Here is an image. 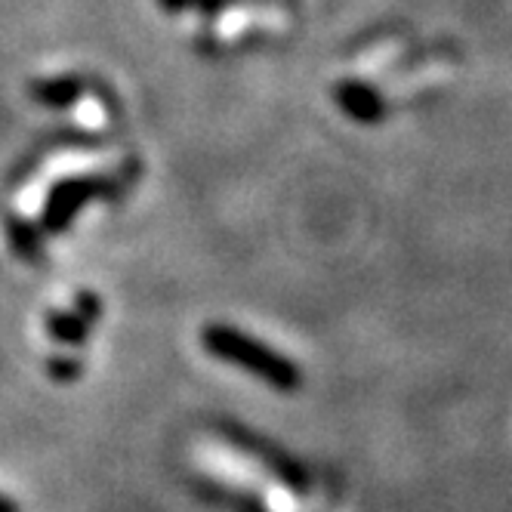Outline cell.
<instances>
[{
	"label": "cell",
	"instance_id": "obj_1",
	"mask_svg": "<svg viewBox=\"0 0 512 512\" xmlns=\"http://www.w3.org/2000/svg\"><path fill=\"white\" fill-rule=\"evenodd\" d=\"M201 346L207 355L235 364L238 371H247L250 377L269 383L278 392H297L303 386V371L297 361L275 352L263 340H256L232 324H207L201 331Z\"/></svg>",
	"mask_w": 512,
	"mask_h": 512
},
{
	"label": "cell",
	"instance_id": "obj_6",
	"mask_svg": "<svg viewBox=\"0 0 512 512\" xmlns=\"http://www.w3.org/2000/svg\"><path fill=\"white\" fill-rule=\"evenodd\" d=\"M47 374L59 383H68V380H78L84 374V368H81L78 358H50Z\"/></svg>",
	"mask_w": 512,
	"mask_h": 512
},
{
	"label": "cell",
	"instance_id": "obj_5",
	"mask_svg": "<svg viewBox=\"0 0 512 512\" xmlns=\"http://www.w3.org/2000/svg\"><path fill=\"white\" fill-rule=\"evenodd\" d=\"M374 93H368V90H352V87H346L343 90V105L349 108V112L358 118V121H371V118H377L380 115V105L371 99Z\"/></svg>",
	"mask_w": 512,
	"mask_h": 512
},
{
	"label": "cell",
	"instance_id": "obj_8",
	"mask_svg": "<svg viewBox=\"0 0 512 512\" xmlns=\"http://www.w3.org/2000/svg\"><path fill=\"white\" fill-rule=\"evenodd\" d=\"M0 512H22V509H19V503H16V500H10V497L0 494Z\"/></svg>",
	"mask_w": 512,
	"mask_h": 512
},
{
	"label": "cell",
	"instance_id": "obj_2",
	"mask_svg": "<svg viewBox=\"0 0 512 512\" xmlns=\"http://www.w3.org/2000/svg\"><path fill=\"white\" fill-rule=\"evenodd\" d=\"M219 429H223V432L229 435V442H232L235 448H241V451H244V454H250L253 460H260L269 472H275L284 485L297 488L300 494L309 488V475H306V469H303L294 457H287L281 448L269 445L266 438L253 435L250 429L235 426V423H219Z\"/></svg>",
	"mask_w": 512,
	"mask_h": 512
},
{
	"label": "cell",
	"instance_id": "obj_3",
	"mask_svg": "<svg viewBox=\"0 0 512 512\" xmlns=\"http://www.w3.org/2000/svg\"><path fill=\"white\" fill-rule=\"evenodd\" d=\"M112 189L105 186L102 179H68V182H59V186L53 189L50 195V204L44 210V219L41 226L47 232H62L71 226V216H75L87 201L99 198V195H108Z\"/></svg>",
	"mask_w": 512,
	"mask_h": 512
},
{
	"label": "cell",
	"instance_id": "obj_7",
	"mask_svg": "<svg viewBox=\"0 0 512 512\" xmlns=\"http://www.w3.org/2000/svg\"><path fill=\"white\" fill-rule=\"evenodd\" d=\"M10 241H13V247L22 253V256H28V260H34V235H31V229L25 226V223H19V219H10Z\"/></svg>",
	"mask_w": 512,
	"mask_h": 512
},
{
	"label": "cell",
	"instance_id": "obj_4",
	"mask_svg": "<svg viewBox=\"0 0 512 512\" xmlns=\"http://www.w3.org/2000/svg\"><path fill=\"white\" fill-rule=\"evenodd\" d=\"M47 331L53 340H59L65 346H81L90 334V321L81 312H50Z\"/></svg>",
	"mask_w": 512,
	"mask_h": 512
}]
</instances>
